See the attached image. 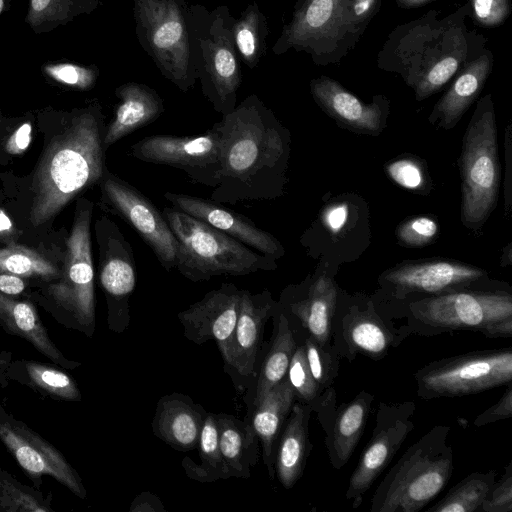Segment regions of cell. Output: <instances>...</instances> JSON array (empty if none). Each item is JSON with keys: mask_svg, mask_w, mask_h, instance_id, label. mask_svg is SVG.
Segmentation results:
<instances>
[{"mask_svg": "<svg viewBox=\"0 0 512 512\" xmlns=\"http://www.w3.org/2000/svg\"><path fill=\"white\" fill-rule=\"evenodd\" d=\"M276 301L268 290L251 293L241 290L238 318L224 369L235 387L253 385L265 348V325L271 319Z\"/></svg>", "mask_w": 512, "mask_h": 512, "instance_id": "17", "label": "cell"}, {"mask_svg": "<svg viewBox=\"0 0 512 512\" xmlns=\"http://www.w3.org/2000/svg\"><path fill=\"white\" fill-rule=\"evenodd\" d=\"M26 287L25 281L18 275L1 272L0 292L6 295H18Z\"/></svg>", "mask_w": 512, "mask_h": 512, "instance_id": "52", "label": "cell"}, {"mask_svg": "<svg viewBox=\"0 0 512 512\" xmlns=\"http://www.w3.org/2000/svg\"><path fill=\"white\" fill-rule=\"evenodd\" d=\"M184 0H133L135 33L163 77L182 92L197 81Z\"/></svg>", "mask_w": 512, "mask_h": 512, "instance_id": "9", "label": "cell"}, {"mask_svg": "<svg viewBox=\"0 0 512 512\" xmlns=\"http://www.w3.org/2000/svg\"><path fill=\"white\" fill-rule=\"evenodd\" d=\"M512 511V462L505 467L499 480H495L487 492L479 512H511Z\"/></svg>", "mask_w": 512, "mask_h": 512, "instance_id": "45", "label": "cell"}, {"mask_svg": "<svg viewBox=\"0 0 512 512\" xmlns=\"http://www.w3.org/2000/svg\"><path fill=\"white\" fill-rule=\"evenodd\" d=\"M0 272L45 279L60 276L59 269L48 259L35 250L20 245L0 248Z\"/></svg>", "mask_w": 512, "mask_h": 512, "instance_id": "39", "label": "cell"}, {"mask_svg": "<svg viewBox=\"0 0 512 512\" xmlns=\"http://www.w3.org/2000/svg\"><path fill=\"white\" fill-rule=\"evenodd\" d=\"M26 369L35 385L57 397L76 400L80 398L75 382L65 373L42 364L28 362Z\"/></svg>", "mask_w": 512, "mask_h": 512, "instance_id": "42", "label": "cell"}, {"mask_svg": "<svg viewBox=\"0 0 512 512\" xmlns=\"http://www.w3.org/2000/svg\"><path fill=\"white\" fill-rule=\"evenodd\" d=\"M387 173L393 181L407 189H418L424 184L421 167L410 159H399L390 163Z\"/></svg>", "mask_w": 512, "mask_h": 512, "instance_id": "47", "label": "cell"}, {"mask_svg": "<svg viewBox=\"0 0 512 512\" xmlns=\"http://www.w3.org/2000/svg\"><path fill=\"white\" fill-rule=\"evenodd\" d=\"M438 231L437 223L429 217H416L402 223L397 229L398 240L409 247L428 244Z\"/></svg>", "mask_w": 512, "mask_h": 512, "instance_id": "46", "label": "cell"}, {"mask_svg": "<svg viewBox=\"0 0 512 512\" xmlns=\"http://www.w3.org/2000/svg\"><path fill=\"white\" fill-rule=\"evenodd\" d=\"M374 395L361 390L349 402L336 407L325 430L329 461L336 470L347 464L364 432Z\"/></svg>", "mask_w": 512, "mask_h": 512, "instance_id": "29", "label": "cell"}, {"mask_svg": "<svg viewBox=\"0 0 512 512\" xmlns=\"http://www.w3.org/2000/svg\"><path fill=\"white\" fill-rule=\"evenodd\" d=\"M235 18L227 6L213 10L196 4L187 9V22L193 64L201 91L219 114L237 106L241 71L235 47Z\"/></svg>", "mask_w": 512, "mask_h": 512, "instance_id": "6", "label": "cell"}, {"mask_svg": "<svg viewBox=\"0 0 512 512\" xmlns=\"http://www.w3.org/2000/svg\"><path fill=\"white\" fill-rule=\"evenodd\" d=\"M164 198L173 207L226 233L258 253L276 261L284 255V248L271 233L257 227L244 215L212 200L182 193L166 192Z\"/></svg>", "mask_w": 512, "mask_h": 512, "instance_id": "22", "label": "cell"}, {"mask_svg": "<svg viewBox=\"0 0 512 512\" xmlns=\"http://www.w3.org/2000/svg\"><path fill=\"white\" fill-rule=\"evenodd\" d=\"M346 0H297L291 20L282 28L272 51L308 54L313 63H339L349 52L345 32Z\"/></svg>", "mask_w": 512, "mask_h": 512, "instance_id": "11", "label": "cell"}, {"mask_svg": "<svg viewBox=\"0 0 512 512\" xmlns=\"http://www.w3.org/2000/svg\"><path fill=\"white\" fill-rule=\"evenodd\" d=\"M450 430L434 426L401 455L377 486L370 512H419L443 490L453 472Z\"/></svg>", "mask_w": 512, "mask_h": 512, "instance_id": "5", "label": "cell"}, {"mask_svg": "<svg viewBox=\"0 0 512 512\" xmlns=\"http://www.w3.org/2000/svg\"><path fill=\"white\" fill-rule=\"evenodd\" d=\"M423 400L477 394L512 380V348L470 351L434 360L413 374Z\"/></svg>", "mask_w": 512, "mask_h": 512, "instance_id": "10", "label": "cell"}, {"mask_svg": "<svg viewBox=\"0 0 512 512\" xmlns=\"http://www.w3.org/2000/svg\"><path fill=\"white\" fill-rule=\"evenodd\" d=\"M484 276L485 271L474 266L431 261L405 264L388 270L381 276L380 283L391 298L407 301L411 295L419 298L467 288Z\"/></svg>", "mask_w": 512, "mask_h": 512, "instance_id": "20", "label": "cell"}, {"mask_svg": "<svg viewBox=\"0 0 512 512\" xmlns=\"http://www.w3.org/2000/svg\"><path fill=\"white\" fill-rule=\"evenodd\" d=\"M207 414L203 406L185 394L164 395L156 405L153 434L175 450L191 451L198 447Z\"/></svg>", "mask_w": 512, "mask_h": 512, "instance_id": "25", "label": "cell"}, {"mask_svg": "<svg viewBox=\"0 0 512 512\" xmlns=\"http://www.w3.org/2000/svg\"><path fill=\"white\" fill-rule=\"evenodd\" d=\"M382 0H346L345 32L349 50L354 49L380 9Z\"/></svg>", "mask_w": 512, "mask_h": 512, "instance_id": "43", "label": "cell"}, {"mask_svg": "<svg viewBox=\"0 0 512 512\" xmlns=\"http://www.w3.org/2000/svg\"><path fill=\"white\" fill-rule=\"evenodd\" d=\"M299 339L303 343L312 377L324 391L330 389L338 376L341 359L333 344L322 346L308 335H303Z\"/></svg>", "mask_w": 512, "mask_h": 512, "instance_id": "40", "label": "cell"}, {"mask_svg": "<svg viewBox=\"0 0 512 512\" xmlns=\"http://www.w3.org/2000/svg\"><path fill=\"white\" fill-rule=\"evenodd\" d=\"M409 335L377 310L374 301L355 297L344 302L337 296L332 319V344L340 358L352 362L358 355L374 361L386 357Z\"/></svg>", "mask_w": 512, "mask_h": 512, "instance_id": "12", "label": "cell"}, {"mask_svg": "<svg viewBox=\"0 0 512 512\" xmlns=\"http://www.w3.org/2000/svg\"><path fill=\"white\" fill-rule=\"evenodd\" d=\"M512 417V385L507 384V388L501 398L491 407L479 414L474 420L477 427L491 424L503 419Z\"/></svg>", "mask_w": 512, "mask_h": 512, "instance_id": "49", "label": "cell"}, {"mask_svg": "<svg viewBox=\"0 0 512 512\" xmlns=\"http://www.w3.org/2000/svg\"><path fill=\"white\" fill-rule=\"evenodd\" d=\"M310 92L316 104L339 124L359 133L377 135L384 126L388 100L374 96L366 104L337 80L321 75L310 81Z\"/></svg>", "mask_w": 512, "mask_h": 512, "instance_id": "23", "label": "cell"}, {"mask_svg": "<svg viewBox=\"0 0 512 512\" xmlns=\"http://www.w3.org/2000/svg\"><path fill=\"white\" fill-rule=\"evenodd\" d=\"M0 319L9 330L27 339L44 355L55 362H64L31 303L11 299L0 292Z\"/></svg>", "mask_w": 512, "mask_h": 512, "instance_id": "34", "label": "cell"}, {"mask_svg": "<svg viewBox=\"0 0 512 512\" xmlns=\"http://www.w3.org/2000/svg\"><path fill=\"white\" fill-rule=\"evenodd\" d=\"M32 140V125L25 122L19 126L5 143L6 151L11 155L22 154Z\"/></svg>", "mask_w": 512, "mask_h": 512, "instance_id": "50", "label": "cell"}, {"mask_svg": "<svg viewBox=\"0 0 512 512\" xmlns=\"http://www.w3.org/2000/svg\"><path fill=\"white\" fill-rule=\"evenodd\" d=\"M312 412L309 405L295 401L280 433L274 470L285 489H291L303 475L312 449L308 430Z\"/></svg>", "mask_w": 512, "mask_h": 512, "instance_id": "28", "label": "cell"}, {"mask_svg": "<svg viewBox=\"0 0 512 512\" xmlns=\"http://www.w3.org/2000/svg\"><path fill=\"white\" fill-rule=\"evenodd\" d=\"M218 443L228 477L247 479L261 456L258 436L249 422L233 415L215 414Z\"/></svg>", "mask_w": 512, "mask_h": 512, "instance_id": "32", "label": "cell"}, {"mask_svg": "<svg viewBox=\"0 0 512 512\" xmlns=\"http://www.w3.org/2000/svg\"><path fill=\"white\" fill-rule=\"evenodd\" d=\"M467 17L466 3L444 16L431 9L399 24L378 52L377 67L400 76L416 100L428 98L486 48L487 39L468 28Z\"/></svg>", "mask_w": 512, "mask_h": 512, "instance_id": "2", "label": "cell"}, {"mask_svg": "<svg viewBox=\"0 0 512 512\" xmlns=\"http://www.w3.org/2000/svg\"><path fill=\"white\" fill-rule=\"evenodd\" d=\"M102 203L127 222L167 272L176 269L182 248L162 212L136 187L107 169L100 180Z\"/></svg>", "mask_w": 512, "mask_h": 512, "instance_id": "13", "label": "cell"}, {"mask_svg": "<svg viewBox=\"0 0 512 512\" xmlns=\"http://www.w3.org/2000/svg\"><path fill=\"white\" fill-rule=\"evenodd\" d=\"M221 171L210 200L220 204L270 200L284 193L290 133L255 94L215 123Z\"/></svg>", "mask_w": 512, "mask_h": 512, "instance_id": "1", "label": "cell"}, {"mask_svg": "<svg viewBox=\"0 0 512 512\" xmlns=\"http://www.w3.org/2000/svg\"><path fill=\"white\" fill-rule=\"evenodd\" d=\"M162 214L181 244L176 269L193 282L277 268L276 261L175 207L164 208Z\"/></svg>", "mask_w": 512, "mask_h": 512, "instance_id": "7", "label": "cell"}, {"mask_svg": "<svg viewBox=\"0 0 512 512\" xmlns=\"http://www.w3.org/2000/svg\"><path fill=\"white\" fill-rule=\"evenodd\" d=\"M493 63L491 50L485 48L476 58L463 66L435 104L429 115V122L446 130L453 128L479 97L491 74Z\"/></svg>", "mask_w": 512, "mask_h": 512, "instance_id": "26", "label": "cell"}, {"mask_svg": "<svg viewBox=\"0 0 512 512\" xmlns=\"http://www.w3.org/2000/svg\"><path fill=\"white\" fill-rule=\"evenodd\" d=\"M12 231L13 226L9 217L0 209V237H8Z\"/></svg>", "mask_w": 512, "mask_h": 512, "instance_id": "54", "label": "cell"}, {"mask_svg": "<svg viewBox=\"0 0 512 512\" xmlns=\"http://www.w3.org/2000/svg\"><path fill=\"white\" fill-rule=\"evenodd\" d=\"M408 335L431 337L470 331L487 338L512 337V294L467 288L405 301Z\"/></svg>", "mask_w": 512, "mask_h": 512, "instance_id": "4", "label": "cell"}, {"mask_svg": "<svg viewBox=\"0 0 512 512\" xmlns=\"http://www.w3.org/2000/svg\"><path fill=\"white\" fill-rule=\"evenodd\" d=\"M467 5L469 17L485 28L502 25L512 12L511 0H469Z\"/></svg>", "mask_w": 512, "mask_h": 512, "instance_id": "44", "label": "cell"}, {"mask_svg": "<svg viewBox=\"0 0 512 512\" xmlns=\"http://www.w3.org/2000/svg\"><path fill=\"white\" fill-rule=\"evenodd\" d=\"M338 289L331 277L321 274L307 286L284 289L276 308L288 319L297 338L308 335L320 345L332 344V319Z\"/></svg>", "mask_w": 512, "mask_h": 512, "instance_id": "19", "label": "cell"}, {"mask_svg": "<svg viewBox=\"0 0 512 512\" xmlns=\"http://www.w3.org/2000/svg\"><path fill=\"white\" fill-rule=\"evenodd\" d=\"M348 210L346 205L333 206L326 213L325 220L329 229L336 233L346 222Z\"/></svg>", "mask_w": 512, "mask_h": 512, "instance_id": "53", "label": "cell"}, {"mask_svg": "<svg viewBox=\"0 0 512 512\" xmlns=\"http://www.w3.org/2000/svg\"><path fill=\"white\" fill-rule=\"evenodd\" d=\"M267 19L256 2L249 4L235 20L233 36L237 53L248 68H255L266 51Z\"/></svg>", "mask_w": 512, "mask_h": 512, "instance_id": "37", "label": "cell"}, {"mask_svg": "<svg viewBox=\"0 0 512 512\" xmlns=\"http://www.w3.org/2000/svg\"><path fill=\"white\" fill-rule=\"evenodd\" d=\"M12 0H0V15L9 9Z\"/></svg>", "mask_w": 512, "mask_h": 512, "instance_id": "56", "label": "cell"}, {"mask_svg": "<svg viewBox=\"0 0 512 512\" xmlns=\"http://www.w3.org/2000/svg\"><path fill=\"white\" fill-rule=\"evenodd\" d=\"M67 239L63 273L49 286L52 298L86 329L95 324L94 271L90 223L92 204L82 201Z\"/></svg>", "mask_w": 512, "mask_h": 512, "instance_id": "14", "label": "cell"}, {"mask_svg": "<svg viewBox=\"0 0 512 512\" xmlns=\"http://www.w3.org/2000/svg\"><path fill=\"white\" fill-rule=\"evenodd\" d=\"M0 121H1V118H0Z\"/></svg>", "mask_w": 512, "mask_h": 512, "instance_id": "57", "label": "cell"}, {"mask_svg": "<svg viewBox=\"0 0 512 512\" xmlns=\"http://www.w3.org/2000/svg\"><path fill=\"white\" fill-rule=\"evenodd\" d=\"M43 75L63 87L87 91L92 89L99 77L96 65H82L74 62H46L41 67Z\"/></svg>", "mask_w": 512, "mask_h": 512, "instance_id": "41", "label": "cell"}, {"mask_svg": "<svg viewBox=\"0 0 512 512\" xmlns=\"http://www.w3.org/2000/svg\"><path fill=\"white\" fill-rule=\"evenodd\" d=\"M0 438L20 466L34 476L50 475L84 498L81 479L60 452L33 431L20 424H0Z\"/></svg>", "mask_w": 512, "mask_h": 512, "instance_id": "24", "label": "cell"}, {"mask_svg": "<svg viewBox=\"0 0 512 512\" xmlns=\"http://www.w3.org/2000/svg\"><path fill=\"white\" fill-rule=\"evenodd\" d=\"M271 319L273 333L268 346L264 348L253 383L251 408L259 403L273 386L286 377L291 358L299 343L287 317L276 306Z\"/></svg>", "mask_w": 512, "mask_h": 512, "instance_id": "31", "label": "cell"}, {"mask_svg": "<svg viewBox=\"0 0 512 512\" xmlns=\"http://www.w3.org/2000/svg\"><path fill=\"white\" fill-rule=\"evenodd\" d=\"M286 377L293 389L295 399L307 404L317 413L325 431L336 410V392L331 387L324 391L314 380L307 365L305 349L301 340L291 358Z\"/></svg>", "mask_w": 512, "mask_h": 512, "instance_id": "33", "label": "cell"}, {"mask_svg": "<svg viewBox=\"0 0 512 512\" xmlns=\"http://www.w3.org/2000/svg\"><path fill=\"white\" fill-rule=\"evenodd\" d=\"M416 405L413 401L378 405L375 426L358 464L352 472L345 494L358 508L364 494L390 464L415 425L413 417Z\"/></svg>", "mask_w": 512, "mask_h": 512, "instance_id": "16", "label": "cell"}, {"mask_svg": "<svg viewBox=\"0 0 512 512\" xmlns=\"http://www.w3.org/2000/svg\"><path fill=\"white\" fill-rule=\"evenodd\" d=\"M1 499L9 510L47 511V508L42 507L34 497L9 483L3 487Z\"/></svg>", "mask_w": 512, "mask_h": 512, "instance_id": "48", "label": "cell"}, {"mask_svg": "<svg viewBox=\"0 0 512 512\" xmlns=\"http://www.w3.org/2000/svg\"><path fill=\"white\" fill-rule=\"evenodd\" d=\"M101 228L100 283L109 301L111 327L122 332L130 323L129 300L136 285L133 249L113 222L105 219Z\"/></svg>", "mask_w": 512, "mask_h": 512, "instance_id": "18", "label": "cell"}, {"mask_svg": "<svg viewBox=\"0 0 512 512\" xmlns=\"http://www.w3.org/2000/svg\"><path fill=\"white\" fill-rule=\"evenodd\" d=\"M399 7L410 9L421 7L423 5L429 4L435 0H395Z\"/></svg>", "mask_w": 512, "mask_h": 512, "instance_id": "55", "label": "cell"}, {"mask_svg": "<svg viewBox=\"0 0 512 512\" xmlns=\"http://www.w3.org/2000/svg\"><path fill=\"white\" fill-rule=\"evenodd\" d=\"M107 0H28L25 23L35 34H44L90 15Z\"/></svg>", "mask_w": 512, "mask_h": 512, "instance_id": "35", "label": "cell"}, {"mask_svg": "<svg viewBox=\"0 0 512 512\" xmlns=\"http://www.w3.org/2000/svg\"><path fill=\"white\" fill-rule=\"evenodd\" d=\"M241 290L233 283H223L178 313L184 337L197 345L214 340L223 361L228 358L238 318Z\"/></svg>", "mask_w": 512, "mask_h": 512, "instance_id": "21", "label": "cell"}, {"mask_svg": "<svg viewBox=\"0 0 512 512\" xmlns=\"http://www.w3.org/2000/svg\"><path fill=\"white\" fill-rule=\"evenodd\" d=\"M295 401L293 389L285 377L250 409L252 416L249 423L259 438L261 456L270 480L275 478L274 462L277 442Z\"/></svg>", "mask_w": 512, "mask_h": 512, "instance_id": "30", "label": "cell"}, {"mask_svg": "<svg viewBox=\"0 0 512 512\" xmlns=\"http://www.w3.org/2000/svg\"><path fill=\"white\" fill-rule=\"evenodd\" d=\"M129 510L131 512H163L165 508L156 495L150 492H142L132 501Z\"/></svg>", "mask_w": 512, "mask_h": 512, "instance_id": "51", "label": "cell"}, {"mask_svg": "<svg viewBox=\"0 0 512 512\" xmlns=\"http://www.w3.org/2000/svg\"><path fill=\"white\" fill-rule=\"evenodd\" d=\"M115 95L119 102L105 130V150L121 138L155 121L165 110L160 95L145 84H122L115 90Z\"/></svg>", "mask_w": 512, "mask_h": 512, "instance_id": "27", "label": "cell"}, {"mask_svg": "<svg viewBox=\"0 0 512 512\" xmlns=\"http://www.w3.org/2000/svg\"><path fill=\"white\" fill-rule=\"evenodd\" d=\"M143 162L182 170L191 182L215 188L221 171L220 134L215 124L197 136L152 135L131 146Z\"/></svg>", "mask_w": 512, "mask_h": 512, "instance_id": "15", "label": "cell"}, {"mask_svg": "<svg viewBox=\"0 0 512 512\" xmlns=\"http://www.w3.org/2000/svg\"><path fill=\"white\" fill-rule=\"evenodd\" d=\"M199 463L184 457L181 464L188 478L211 483L229 479L218 443V427L214 413H208L198 443Z\"/></svg>", "mask_w": 512, "mask_h": 512, "instance_id": "36", "label": "cell"}, {"mask_svg": "<svg viewBox=\"0 0 512 512\" xmlns=\"http://www.w3.org/2000/svg\"><path fill=\"white\" fill-rule=\"evenodd\" d=\"M496 480V472H472L453 486L427 512H479L480 506Z\"/></svg>", "mask_w": 512, "mask_h": 512, "instance_id": "38", "label": "cell"}, {"mask_svg": "<svg viewBox=\"0 0 512 512\" xmlns=\"http://www.w3.org/2000/svg\"><path fill=\"white\" fill-rule=\"evenodd\" d=\"M461 220L471 229L482 226L497 204L499 160L497 127L491 94L478 100L462 142Z\"/></svg>", "mask_w": 512, "mask_h": 512, "instance_id": "8", "label": "cell"}, {"mask_svg": "<svg viewBox=\"0 0 512 512\" xmlns=\"http://www.w3.org/2000/svg\"><path fill=\"white\" fill-rule=\"evenodd\" d=\"M101 107L90 105L76 112L68 126L46 147L32 182L30 222L44 224L78 193L100 182L106 170Z\"/></svg>", "mask_w": 512, "mask_h": 512, "instance_id": "3", "label": "cell"}]
</instances>
